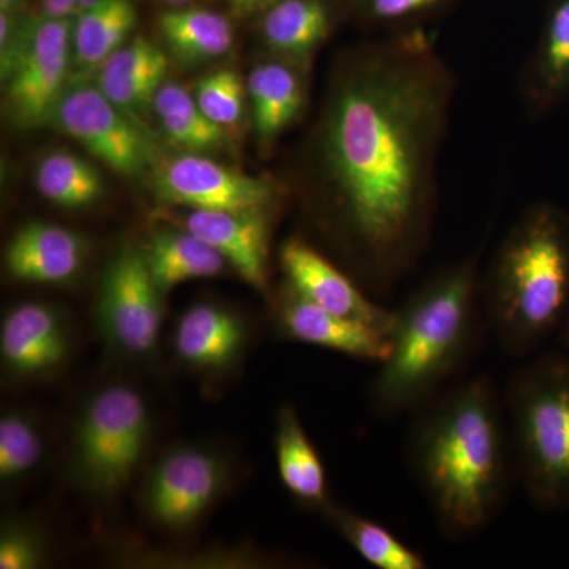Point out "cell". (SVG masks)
Segmentation results:
<instances>
[{
	"mask_svg": "<svg viewBox=\"0 0 569 569\" xmlns=\"http://www.w3.org/2000/svg\"><path fill=\"white\" fill-rule=\"evenodd\" d=\"M449 97L425 37L372 52L340 82L323 156L367 274L389 288L417 261L430 223V173Z\"/></svg>",
	"mask_w": 569,
	"mask_h": 569,
	"instance_id": "obj_1",
	"label": "cell"
},
{
	"mask_svg": "<svg viewBox=\"0 0 569 569\" xmlns=\"http://www.w3.org/2000/svg\"><path fill=\"white\" fill-rule=\"evenodd\" d=\"M408 463L449 541L500 515L516 473L505 400L488 376L459 381L415 411Z\"/></svg>",
	"mask_w": 569,
	"mask_h": 569,
	"instance_id": "obj_2",
	"label": "cell"
},
{
	"mask_svg": "<svg viewBox=\"0 0 569 569\" xmlns=\"http://www.w3.org/2000/svg\"><path fill=\"white\" fill-rule=\"evenodd\" d=\"M477 261L438 272L395 310L389 355L370 385L378 417L413 415L440 395L473 350L479 326Z\"/></svg>",
	"mask_w": 569,
	"mask_h": 569,
	"instance_id": "obj_3",
	"label": "cell"
},
{
	"mask_svg": "<svg viewBox=\"0 0 569 569\" xmlns=\"http://www.w3.org/2000/svg\"><path fill=\"white\" fill-rule=\"evenodd\" d=\"M486 323L512 358L559 332L569 307V216L541 203L526 211L498 247L481 290Z\"/></svg>",
	"mask_w": 569,
	"mask_h": 569,
	"instance_id": "obj_4",
	"label": "cell"
},
{
	"mask_svg": "<svg viewBox=\"0 0 569 569\" xmlns=\"http://www.w3.org/2000/svg\"><path fill=\"white\" fill-rule=\"evenodd\" d=\"M505 407L516 477L541 511L569 508V351L516 370Z\"/></svg>",
	"mask_w": 569,
	"mask_h": 569,
	"instance_id": "obj_5",
	"label": "cell"
},
{
	"mask_svg": "<svg viewBox=\"0 0 569 569\" xmlns=\"http://www.w3.org/2000/svg\"><path fill=\"white\" fill-rule=\"evenodd\" d=\"M149 427L148 403L137 389H100L78 425L77 468L86 488L103 497L126 489L140 466Z\"/></svg>",
	"mask_w": 569,
	"mask_h": 569,
	"instance_id": "obj_6",
	"label": "cell"
},
{
	"mask_svg": "<svg viewBox=\"0 0 569 569\" xmlns=\"http://www.w3.org/2000/svg\"><path fill=\"white\" fill-rule=\"evenodd\" d=\"M71 24L67 18L41 17L24 26L20 41L2 50V78L10 110L22 123L50 121L66 91Z\"/></svg>",
	"mask_w": 569,
	"mask_h": 569,
	"instance_id": "obj_7",
	"label": "cell"
},
{
	"mask_svg": "<svg viewBox=\"0 0 569 569\" xmlns=\"http://www.w3.org/2000/svg\"><path fill=\"white\" fill-rule=\"evenodd\" d=\"M50 122L119 174L144 173L156 156L151 134L140 119L112 103L99 86L66 88Z\"/></svg>",
	"mask_w": 569,
	"mask_h": 569,
	"instance_id": "obj_8",
	"label": "cell"
},
{
	"mask_svg": "<svg viewBox=\"0 0 569 569\" xmlns=\"http://www.w3.org/2000/svg\"><path fill=\"white\" fill-rule=\"evenodd\" d=\"M162 295L142 250L122 249L108 264L100 290V325L108 339L129 355L152 351L162 328Z\"/></svg>",
	"mask_w": 569,
	"mask_h": 569,
	"instance_id": "obj_9",
	"label": "cell"
},
{
	"mask_svg": "<svg viewBox=\"0 0 569 569\" xmlns=\"http://www.w3.org/2000/svg\"><path fill=\"white\" fill-rule=\"evenodd\" d=\"M227 475L223 460L209 449H171L153 466L144 486L149 518L168 530L193 526L222 493Z\"/></svg>",
	"mask_w": 569,
	"mask_h": 569,
	"instance_id": "obj_10",
	"label": "cell"
},
{
	"mask_svg": "<svg viewBox=\"0 0 569 569\" xmlns=\"http://www.w3.org/2000/svg\"><path fill=\"white\" fill-rule=\"evenodd\" d=\"M159 197L203 211H263L274 197L264 179L239 173L201 156H182L164 167Z\"/></svg>",
	"mask_w": 569,
	"mask_h": 569,
	"instance_id": "obj_11",
	"label": "cell"
},
{
	"mask_svg": "<svg viewBox=\"0 0 569 569\" xmlns=\"http://www.w3.org/2000/svg\"><path fill=\"white\" fill-rule=\"evenodd\" d=\"M280 263L287 282L312 301L336 316L372 326L388 335L395 310L385 309L367 298L353 280L302 239H290L280 250Z\"/></svg>",
	"mask_w": 569,
	"mask_h": 569,
	"instance_id": "obj_12",
	"label": "cell"
},
{
	"mask_svg": "<svg viewBox=\"0 0 569 569\" xmlns=\"http://www.w3.org/2000/svg\"><path fill=\"white\" fill-rule=\"evenodd\" d=\"M277 323L288 339L380 365L389 355V337L372 326L336 316L313 305L288 284L277 305Z\"/></svg>",
	"mask_w": 569,
	"mask_h": 569,
	"instance_id": "obj_13",
	"label": "cell"
},
{
	"mask_svg": "<svg viewBox=\"0 0 569 569\" xmlns=\"http://www.w3.org/2000/svg\"><path fill=\"white\" fill-rule=\"evenodd\" d=\"M183 230L200 238L258 291L268 290V222L263 211H203L181 217Z\"/></svg>",
	"mask_w": 569,
	"mask_h": 569,
	"instance_id": "obj_14",
	"label": "cell"
},
{
	"mask_svg": "<svg viewBox=\"0 0 569 569\" xmlns=\"http://www.w3.org/2000/svg\"><path fill=\"white\" fill-rule=\"evenodd\" d=\"M67 335L58 313L40 302L11 309L2 321L0 353L18 376H39L56 369L67 355Z\"/></svg>",
	"mask_w": 569,
	"mask_h": 569,
	"instance_id": "obj_15",
	"label": "cell"
},
{
	"mask_svg": "<svg viewBox=\"0 0 569 569\" xmlns=\"http://www.w3.org/2000/svg\"><path fill=\"white\" fill-rule=\"evenodd\" d=\"M80 236L59 224L26 223L11 238L6 264L11 276L33 283H61L71 279L82 263Z\"/></svg>",
	"mask_w": 569,
	"mask_h": 569,
	"instance_id": "obj_16",
	"label": "cell"
},
{
	"mask_svg": "<svg viewBox=\"0 0 569 569\" xmlns=\"http://www.w3.org/2000/svg\"><path fill=\"white\" fill-rule=\"evenodd\" d=\"M100 91L133 118L153 108L167 77L168 59L151 41L134 39L122 44L99 67Z\"/></svg>",
	"mask_w": 569,
	"mask_h": 569,
	"instance_id": "obj_17",
	"label": "cell"
},
{
	"mask_svg": "<svg viewBox=\"0 0 569 569\" xmlns=\"http://www.w3.org/2000/svg\"><path fill=\"white\" fill-rule=\"evenodd\" d=\"M246 331L241 318L216 305H194L179 318L176 353L197 369L219 370L241 353Z\"/></svg>",
	"mask_w": 569,
	"mask_h": 569,
	"instance_id": "obj_18",
	"label": "cell"
},
{
	"mask_svg": "<svg viewBox=\"0 0 569 569\" xmlns=\"http://www.w3.org/2000/svg\"><path fill=\"white\" fill-rule=\"evenodd\" d=\"M276 459L280 481L299 503L320 511L331 503L323 460L290 406L277 413Z\"/></svg>",
	"mask_w": 569,
	"mask_h": 569,
	"instance_id": "obj_19",
	"label": "cell"
},
{
	"mask_svg": "<svg viewBox=\"0 0 569 569\" xmlns=\"http://www.w3.org/2000/svg\"><path fill=\"white\" fill-rule=\"evenodd\" d=\"M526 93L535 111L569 99V0H552L527 69Z\"/></svg>",
	"mask_w": 569,
	"mask_h": 569,
	"instance_id": "obj_20",
	"label": "cell"
},
{
	"mask_svg": "<svg viewBox=\"0 0 569 569\" xmlns=\"http://www.w3.org/2000/svg\"><path fill=\"white\" fill-rule=\"evenodd\" d=\"M142 254L162 293L189 280L219 276L227 263L222 254L183 228L157 230Z\"/></svg>",
	"mask_w": 569,
	"mask_h": 569,
	"instance_id": "obj_21",
	"label": "cell"
},
{
	"mask_svg": "<svg viewBox=\"0 0 569 569\" xmlns=\"http://www.w3.org/2000/svg\"><path fill=\"white\" fill-rule=\"evenodd\" d=\"M331 14L323 0H279L266 10L263 37L272 51L305 62L328 39Z\"/></svg>",
	"mask_w": 569,
	"mask_h": 569,
	"instance_id": "obj_22",
	"label": "cell"
},
{
	"mask_svg": "<svg viewBox=\"0 0 569 569\" xmlns=\"http://www.w3.org/2000/svg\"><path fill=\"white\" fill-rule=\"evenodd\" d=\"M254 130L264 141H272L298 118L305 104V86L298 71L283 62L254 67L249 77Z\"/></svg>",
	"mask_w": 569,
	"mask_h": 569,
	"instance_id": "obj_23",
	"label": "cell"
},
{
	"mask_svg": "<svg viewBox=\"0 0 569 569\" xmlns=\"http://www.w3.org/2000/svg\"><path fill=\"white\" fill-rule=\"evenodd\" d=\"M137 22V11L130 0H103L78 14L73 26L74 61L82 70L99 69L121 48Z\"/></svg>",
	"mask_w": 569,
	"mask_h": 569,
	"instance_id": "obj_24",
	"label": "cell"
},
{
	"mask_svg": "<svg viewBox=\"0 0 569 569\" xmlns=\"http://www.w3.org/2000/svg\"><path fill=\"white\" fill-rule=\"evenodd\" d=\"M160 31L171 50L186 62L220 58L233 47L230 21L223 14L204 9L164 11Z\"/></svg>",
	"mask_w": 569,
	"mask_h": 569,
	"instance_id": "obj_25",
	"label": "cell"
},
{
	"mask_svg": "<svg viewBox=\"0 0 569 569\" xmlns=\"http://www.w3.org/2000/svg\"><path fill=\"white\" fill-rule=\"evenodd\" d=\"M325 518L362 560L378 569H426L429 567L425 557L417 550L408 548L387 527L362 518L350 509L329 503L323 509Z\"/></svg>",
	"mask_w": 569,
	"mask_h": 569,
	"instance_id": "obj_26",
	"label": "cell"
},
{
	"mask_svg": "<svg viewBox=\"0 0 569 569\" xmlns=\"http://www.w3.org/2000/svg\"><path fill=\"white\" fill-rule=\"evenodd\" d=\"M153 111L168 137L190 151H213L223 146V127L212 122L192 93L182 86L163 82L153 100Z\"/></svg>",
	"mask_w": 569,
	"mask_h": 569,
	"instance_id": "obj_27",
	"label": "cell"
},
{
	"mask_svg": "<svg viewBox=\"0 0 569 569\" xmlns=\"http://www.w3.org/2000/svg\"><path fill=\"white\" fill-rule=\"evenodd\" d=\"M41 197L66 209H81L99 200L103 182L91 163L69 152L51 153L36 173Z\"/></svg>",
	"mask_w": 569,
	"mask_h": 569,
	"instance_id": "obj_28",
	"label": "cell"
},
{
	"mask_svg": "<svg viewBox=\"0 0 569 569\" xmlns=\"http://www.w3.org/2000/svg\"><path fill=\"white\" fill-rule=\"evenodd\" d=\"M39 426L24 413L0 419V479L13 482L31 473L43 456Z\"/></svg>",
	"mask_w": 569,
	"mask_h": 569,
	"instance_id": "obj_29",
	"label": "cell"
},
{
	"mask_svg": "<svg viewBox=\"0 0 569 569\" xmlns=\"http://www.w3.org/2000/svg\"><path fill=\"white\" fill-rule=\"evenodd\" d=\"M198 104L217 126H233L241 119L244 104V88L233 70H219L198 82Z\"/></svg>",
	"mask_w": 569,
	"mask_h": 569,
	"instance_id": "obj_30",
	"label": "cell"
},
{
	"mask_svg": "<svg viewBox=\"0 0 569 569\" xmlns=\"http://www.w3.org/2000/svg\"><path fill=\"white\" fill-rule=\"evenodd\" d=\"M43 550L39 538L21 526H10L0 535V569H32L39 567Z\"/></svg>",
	"mask_w": 569,
	"mask_h": 569,
	"instance_id": "obj_31",
	"label": "cell"
},
{
	"mask_svg": "<svg viewBox=\"0 0 569 569\" xmlns=\"http://www.w3.org/2000/svg\"><path fill=\"white\" fill-rule=\"evenodd\" d=\"M437 2L440 0H361V6L373 20L392 21L417 13Z\"/></svg>",
	"mask_w": 569,
	"mask_h": 569,
	"instance_id": "obj_32",
	"label": "cell"
},
{
	"mask_svg": "<svg viewBox=\"0 0 569 569\" xmlns=\"http://www.w3.org/2000/svg\"><path fill=\"white\" fill-rule=\"evenodd\" d=\"M78 0H41L44 17L67 18L77 13Z\"/></svg>",
	"mask_w": 569,
	"mask_h": 569,
	"instance_id": "obj_33",
	"label": "cell"
},
{
	"mask_svg": "<svg viewBox=\"0 0 569 569\" xmlns=\"http://www.w3.org/2000/svg\"><path fill=\"white\" fill-rule=\"evenodd\" d=\"M279 0H230L231 7L241 13H253L258 10L271 9Z\"/></svg>",
	"mask_w": 569,
	"mask_h": 569,
	"instance_id": "obj_34",
	"label": "cell"
},
{
	"mask_svg": "<svg viewBox=\"0 0 569 569\" xmlns=\"http://www.w3.org/2000/svg\"><path fill=\"white\" fill-rule=\"evenodd\" d=\"M559 342L560 346L565 348V350L569 351V307L567 317H565L563 325H561L560 331H559Z\"/></svg>",
	"mask_w": 569,
	"mask_h": 569,
	"instance_id": "obj_35",
	"label": "cell"
},
{
	"mask_svg": "<svg viewBox=\"0 0 569 569\" xmlns=\"http://www.w3.org/2000/svg\"><path fill=\"white\" fill-rule=\"evenodd\" d=\"M21 2L22 0H0V10L11 14V11L18 10Z\"/></svg>",
	"mask_w": 569,
	"mask_h": 569,
	"instance_id": "obj_36",
	"label": "cell"
},
{
	"mask_svg": "<svg viewBox=\"0 0 569 569\" xmlns=\"http://www.w3.org/2000/svg\"><path fill=\"white\" fill-rule=\"evenodd\" d=\"M164 2H170V3H186V2H189V0H164Z\"/></svg>",
	"mask_w": 569,
	"mask_h": 569,
	"instance_id": "obj_37",
	"label": "cell"
}]
</instances>
